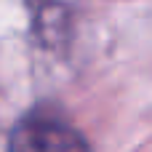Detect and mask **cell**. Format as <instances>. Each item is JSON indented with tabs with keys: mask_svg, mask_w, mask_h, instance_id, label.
Masks as SVG:
<instances>
[{
	"mask_svg": "<svg viewBox=\"0 0 152 152\" xmlns=\"http://www.w3.org/2000/svg\"><path fill=\"white\" fill-rule=\"evenodd\" d=\"M8 152H91L86 136L53 110H32L16 120Z\"/></svg>",
	"mask_w": 152,
	"mask_h": 152,
	"instance_id": "6da1fadb",
	"label": "cell"
}]
</instances>
